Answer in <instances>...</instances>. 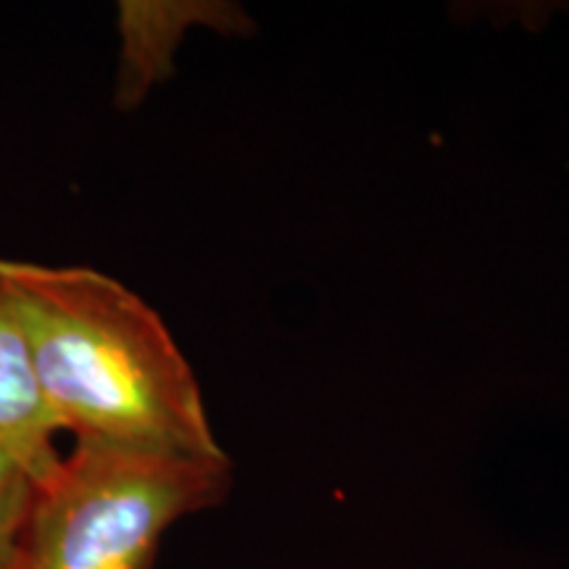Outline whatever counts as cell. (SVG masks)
Wrapping results in <instances>:
<instances>
[{
	"label": "cell",
	"mask_w": 569,
	"mask_h": 569,
	"mask_svg": "<svg viewBox=\"0 0 569 569\" xmlns=\"http://www.w3.org/2000/svg\"><path fill=\"white\" fill-rule=\"evenodd\" d=\"M34 377L61 432L151 451L222 457L201 388L163 319L113 277L0 259Z\"/></svg>",
	"instance_id": "6da1fadb"
},
{
	"label": "cell",
	"mask_w": 569,
	"mask_h": 569,
	"mask_svg": "<svg viewBox=\"0 0 569 569\" xmlns=\"http://www.w3.org/2000/svg\"><path fill=\"white\" fill-rule=\"evenodd\" d=\"M222 457L74 440L34 480L13 569H153L180 519L230 493Z\"/></svg>",
	"instance_id": "7a4b0ae2"
},
{
	"label": "cell",
	"mask_w": 569,
	"mask_h": 569,
	"mask_svg": "<svg viewBox=\"0 0 569 569\" xmlns=\"http://www.w3.org/2000/svg\"><path fill=\"white\" fill-rule=\"evenodd\" d=\"M59 425L42 401L30 343L11 288L0 269V451L17 457L34 478L59 461Z\"/></svg>",
	"instance_id": "3957f363"
},
{
	"label": "cell",
	"mask_w": 569,
	"mask_h": 569,
	"mask_svg": "<svg viewBox=\"0 0 569 569\" xmlns=\"http://www.w3.org/2000/svg\"><path fill=\"white\" fill-rule=\"evenodd\" d=\"M206 3H122V69L117 101L134 106L156 82L172 71V56L184 27L201 21Z\"/></svg>",
	"instance_id": "277c9868"
},
{
	"label": "cell",
	"mask_w": 569,
	"mask_h": 569,
	"mask_svg": "<svg viewBox=\"0 0 569 569\" xmlns=\"http://www.w3.org/2000/svg\"><path fill=\"white\" fill-rule=\"evenodd\" d=\"M34 480L38 478L17 457L0 451V569H13L17 565Z\"/></svg>",
	"instance_id": "5b68a950"
}]
</instances>
